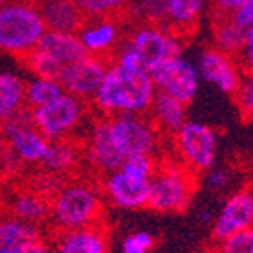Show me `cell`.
Instances as JSON below:
<instances>
[{
    "label": "cell",
    "instance_id": "6da1fadb",
    "mask_svg": "<svg viewBox=\"0 0 253 253\" xmlns=\"http://www.w3.org/2000/svg\"><path fill=\"white\" fill-rule=\"evenodd\" d=\"M156 96V87L144 68H123L110 60L99 89L90 99L103 117L135 114L144 115Z\"/></svg>",
    "mask_w": 253,
    "mask_h": 253
},
{
    "label": "cell",
    "instance_id": "7a4b0ae2",
    "mask_svg": "<svg viewBox=\"0 0 253 253\" xmlns=\"http://www.w3.org/2000/svg\"><path fill=\"white\" fill-rule=\"evenodd\" d=\"M48 202H50L48 218L59 232L101 223V188L85 179L57 186L53 193L48 197Z\"/></svg>",
    "mask_w": 253,
    "mask_h": 253
},
{
    "label": "cell",
    "instance_id": "3957f363",
    "mask_svg": "<svg viewBox=\"0 0 253 253\" xmlns=\"http://www.w3.org/2000/svg\"><path fill=\"white\" fill-rule=\"evenodd\" d=\"M46 32L36 2L5 0L0 7V51L23 60Z\"/></svg>",
    "mask_w": 253,
    "mask_h": 253
},
{
    "label": "cell",
    "instance_id": "277c9868",
    "mask_svg": "<svg viewBox=\"0 0 253 253\" xmlns=\"http://www.w3.org/2000/svg\"><path fill=\"white\" fill-rule=\"evenodd\" d=\"M197 190V173L175 158L163 160L149 179L147 207L158 212H182L190 207Z\"/></svg>",
    "mask_w": 253,
    "mask_h": 253
},
{
    "label": "cell",
    "instance_id": "5b68a950",
    "mask_svg": "<svg viewBox=\"0 0 253 253\" xmlns=\"http://www.w3.org/2000/svg\"><path fill=\"white\" fill-rule=\"evenodd\" d=\"M84 55L85 50L76 34L46 30L34 50L23 59V62L32 75L59 80L64 68H68L69 64Z\"/></svg>",
    "mask_w": 253,
    "mask_h": 253
},
{
    "label": "cell",
    "instance_id": "8992f818",
    "mask_svg": "<svg viewBox=\"0 0 253 253\" xmlns=\"http://www.w3.org/2000/svg\"><path fill=\"white\" fill-rule=\"evenodd\" d=\"M30 115L36 129L41 131L50 142L68 140L84 124L87 105L80 97L62 92L53 101L30 110Z\"/></svg>",
    "mask_w": 253,
    "mask_h": 253
},
{
    "label": "cell",
    "instance_id": "52a82bcc",
    "mask_svg": "<svg viewBox=\"0 0 253 253\" xmlns=\"http://www.w3.org/2000/svg\"><path fill=\"white\" fill-rule=\"evenodd\" d=\"M108 129L112 144L123 161L131 156H154L160 145V131L145 114L108 117Z\"/></svg>",
    "mask_w": 253,
    "mask_h": 253
},
{
    "label": "cell",
    "instance_id": "ba28073f",
    "mask_svg": "<svg viewBox=\"0 0 253 253\" xmlns=\"http://www.w3.org/2000/svg\"><path fill=\"white\" fill-rule=\"evenodd\" d=\"M173 151L177 160L193 173L212 169L218 158V133L199 121H186L173 133Z\"/></svg>",
    "mask_w": 253,
    "mask_h": 253
},
{
    "label": "cell",
    "instance_id": "9c48e42d",
    "mask_svg": "<svg viewBox=\"0 0 253 253\" xmlns=\"http://www.w3.org/2000/svg\"><path fill=\"white\" fill-rule=\"evenodd\" d=\"M123 42L135 51L140 66L149 71L156 64L170 57H175V55H181L184 39L167 27L140 23L131 30V34Z\"/></svg>",
    "mask_w": 253,
    "mask_h": 253
},
{
    "label": "cell",
    "instance_id": "30bf717a",
    "mask_svg": "<svg viewBox=\"0 0 253 253\" xmlns=\"http://www.w3.org/2000/svg\"><path fill=\"white\" fill-rule=\"evenodd\" d=\"M7 136V147L23 165H42L50 149V140L36 129L29 108L0 121Z\"/></svg>",
    "mask_w": 253,
    "mask_h": 253
},
{
    "label": "cell",
    "instance_id": "8fae6325",
    "mask_svg": "<svg viewBox=\"0 0 253 253\" xmlns=\"http://www.w3.org/2000/svg\"><path fill=\"white\" fill-rule=\"evenodd\" d=\"M149 75L156 90L175 97L184 105H190L197 96L200 73L197 64L184 59L182 53L156 64L149 69Z\"/></svg>",
    "mask_w": 253,
    "mask_h": 253
},
{
    "label": "cell",
    "instance_id": "7c38bea8",
    "mask_svg": "<svg viewBox=\"0 0 253 253\" xmlns=\"http://www.w3.org/2000/svg\"><path fill=\"white\" fill-rule=\"evenodd\" d=\"M108 66L110 59L85 53L84 57L69 64L68 68H64L59 76V82L64 92L73 94L84 101H90L96 90L99 89Z\"/></svg>",
    "mask_w": 253,
    "mask_h": 253
},
{
    "label": "cell",
    "instance_id": "4fadbf2b",
    "mask_svg": "<svg viewBox=\"0 0 253 253\" xmlns=\"http://www.w3.org/2000/svg\"><path fill=\"white\" fill-rule=\"evenodd\" d=\"M101 193L114 207L124 211H136L147 207L149 179L138 177L119 167L103 175Z\"/></svg>",
    "mask_w": 253,
    "mask_h": 253
},
{
    "label": "cell",
    "instance_id": "5bb4252c",
    "mask_svg": "<svg viewBox=\"0 0 253 253\" xmlns=\"http://www.w3.org/2000/svg\"><path fill=\"white\" fill-rule=\"evenodd\" d=\"M195 64L200 73V78H204L207 84L214 85L219 92L230 94V96L236 94L237 87L245 76L236 57L218 50L216 46L204 48Z\"/></svg>",
    "mask_w": 253,
    "mask_h": 253
},
{
    "label": "cell",
    "instance_id": "9a60e30c",
    "mask_svg": "<svg viewBox=\"0 0 253 253\" xmlns=\"http://www.w3.org/2000/svg\"><path fill=\"white\" fill-rule=\"evenodd\" d=\"M212 237L223 241L253 225V191L245 188L232 193L212 219Z\"/></svg>",
    "mask_w": 253,
    "mask_h": 253
},
{
    "label": "cell",
    "instance_id": "2e32d148",
    "mask_svg": "<svg viewBox=\"0 0 253 253\" xmlns=\"http://www.w3.org/2000/svg\"><path fill=\"white\" fill-rule=\"evenodd\" d=\"M121 23L117 18H87L76 32L85 53L112 59L121 44Z\"/></svg>",
    "mask_w": 253,
    "mask_h": 253
},
{
    "label": "cell",
    "instance_id": "e0dca14e",
    "mask_svg": "<svg viewBox=\"0 0 253 253\" xmlns=\"http://www.w3.org/2000/svg\"><path fill=\"white\" fill-rule=\"evenodd\" d=\"M87 161L96 172L108 173L121 167L123 158L119 156L117 149L112 144L108 129V117H101L94 121L87 136V147H85Z\"/></svg>",
    "mask_w": 253,
    "mask_h": 253
},
{
    "label": "cell",
    "instance_id": "ac0fdd59",
    "mask_svg": "<svg viewBox=\"0 0 253 253\" xmlns=\"http://www.w3.org/2000/svg\"><path fill=\"white\" fill-rule=\"evenodd\" d=\"M108 232L101 223L60 232L51 253H108Z\"/></svg>",
    "mask_w": 253,
    "mask_h": 253
},
{
    "label": "cell",
    "instance_id": "d6986e66",
    "mask_svg": "<svg viewBox=\"0 0 253 253\" xmlns=\"http://www.w3.org/2000/svg\"><path fill=\"white\" fill-rule=\"evenodd\" d=\"M38 7L46 30L76 34L87 20L78 0H39Z\"/></svg>",
    "mask_w": 253,
    "mask_h": 253
},
{
    "label": "cell",
    "instance_id": "ffe728a7",
    "mask_svg": "<svg viewBox=\"0 0 253 253\" xmlns=\"http://www.w3.org/2000/svg\"><path fill=\"white\" fill-rule=\"evenodd\" d=\"M206 7L207 0H169L163 27L182 39L188 38L199 29Z\"/></svg>",
    "mask_w": 253,
    "mask_h": 253
},
{
    "label": "cell",
    "instance_id": "44dd1931",
    "mask_svg": "<svg viewBox=\"0 0 253 253\" xmlns=\"http://www.w3.org/2000/svg\"><path fill=\"white\" fill-rule=\"evenodd\" d=\"M38 239H41L38 225L21 221L9 212L0 214V253H23Z\"/></svg>",
    "mask_w": 253,
    "mask_h": 253
},
{
    "label": "cell",
    "instance_id": "7402d4cb",
    "mask_svg": "<svg viewBox=\"0 0 253 253\" xmlns=\"http://www.w3.org/2000/svg\"><path fill=\"white\" fill-rule=\"evenodd\" d=\"M186 106L188 105L181 103L175 97L156 90V96H154L151 108H149V114H151L149 117L158 127V131H163L167 135H173L188 121L186 119Z\"/></svg>",
    "mask_w": 253,
    "mask_h": 253
},
{
    "label": "cell",
    "instance_id": "603a6c76",
    "mask_svg": "<svg viewBox=\"0 0 253 253\" xmlns=\"http://www.w3.org/2000/svg\"><path fill=\"white\" fill-rule=\"evenodd\" d=\"M9 214L14 218L27 221V223L39 225L48 218L50 202L44 193L38 190H21L9 199L7 204Z\"/></svg>",
    "mask_w": 253,
    "mask_h": 253
},
{
    "label": "cell",
    "instance_id": "cb8c5ba5",
    "mask_svg": "<svg viewBox=\"0 0 253 253\" xmlns=\"http://www.w3.org/2000/svg\"><path fill=\"white\" fill-rule=\"evenodd\" d=\"M27 80L13 71H0V121L27 108Z\"/></svg>",
    "mask_w": 253,
    "mask_h": 253
},
{
    "label": "cell",
    "instance_id": "d4e9b609",
    "mask_svg": "<svg viewBox=\"0 0 253 253\" xmlns=\"http://www.w3.org/2000/svg\"><path fill=\"white\" fill-rule=\"evenodd\" d=\"M80 161V149L71 140H57L50 142V149L46 158L42 161V167L48 170L50 175H59L73 170Z\"/></svg>",
    "mask_w": 253,
    "mask_h": 253
},
{
    "label": "cell",
    "instance_id": "484cf974",
    "mask_svg": "<svg viewBox=\"0 0 253 253\" xmlns=\"http://www.w3.org/2000/svg\"><path fill=\"white\" fill-rule=\"evenodd\" d=\"M64 92L62 85L57 78H48V76H32L27 80L25 87V105L29 110L39 108L53 101L55 97H59Z\"/></svg>",
    "mask_w": 253,
    "mask_h": 253
},
{
    "label": "cell",
    "instance_id": "4316f807",
    "mask_svg": "<svg viewBox=\"0 0 253 253\" xmlns=\"http://www.w3.org/2000/svg\"><path fill=\"white\" fill-rule=\"evenodd\" d=\"M243 38H245V30H241L230 20V16L216 14L214 23H212V41L218 50L236 57L243 44Z\"/></svg>",
    "mask_w": 253,
    "mask_h": 253
},
{
    "label": "cell",
    "instance_id": "83f0119b",
    "mask_svg": "<svg viewBox=\"0 0 253 253\" xmlns=\"http://www.w3.org/2000/svg\"><path fill=\"white\" fill-rule=\"evenodd\" d=\"M167 4L169 0H129L124 14H129L140 23H152V25L163 27Z\"/></svg>",
    "mask_w": 253,
    "mask_h": 253
},
{
    "label": "cell",
    "instance_id": "f1b7e54d",
    "mask_svg": "<svg viewBox=\"0 0 253 253\" xmlns=\"http://www.w3.org/2000/svg\"><path fill=\"white\" fill-rule=\"evenodd\" d=\"M85 18H119L126 13L129 0H78Z\"/></svg>",
    "mask_w": 253,
    "mask_h": 253
},
{
    "label": "cell",
    "instance_id": "f546056e",
    "mask_svg": "<svg viewBox=\"0 0 253 253\" xmlns=\"http://www.w3.org/2000/svg\"><path fill=\"white\" fill-rule=\"evenodd\" d=\"M216 253H253V225L219 241Z\"/></svg>",
    "mask_w": 253,
    "mask_h": 253
},
{
    "label": "cell",
    "instance_id": "4dcf8cb0",
    "mask_svg": "<svg viewBox=\"0 0 253 253\" xmlns=\"http://www.w3.org/2000/svg\"><path fill=\"white\" fill-rule=\"evenodd\" d=\"M236 105L239 108L241 115L246 121L253 123V75H245L241 80L239 87H237L236 94H234Z\"/></svg>",
    "mask_w": 253,
    "mask_h": 253
},
{
    "label": "cell",
    "instance_id": "1f68e13d",
    "mask_svg": "<svg viewBox=\"0 0 253 253\" xmlns=\"http://www.w3.org/2000/svg\"><path fill=\"white\" fill-rule=\"evenodd\" d=\"M154 248V236L147 230L127 234L121 245V253H149Z\"/></svg>",
    "mask_w": 253,
    "mask_h": 253
},
{
    "label": "cell",
    "instance_id": "d6a6232c",
    "mask_svg": "<svg viewBox=\"0 0 253 253\" xmlns=\"http://www.w3.org/2000/svg\"><path fill=\"white\" fill-rule=\"evenodd\" d=\"M156 165L158 161L154 160V156H131L121 163V169L129 173H135L138 177L151 179V175L156 170Z\"/></svg>",
    "mask_w": 253,
    "mask_h": 253
},
{
    "label": "cell",
    "instance_id": "836d02e7",
    "mask_svg": "<svg viewBox=\"0 0 253 253\" xmlns=\"http://www.w3.org/2000/svg\"><path fill=\"white\" fill-rule=\"evenodd\" d=\"M237 64L245 75H253V29L245 30V38L236 55Z\"/></svg>",
    "mask_w": 253,
    "mask_h": 253
},
{
    "label": "cell",
    "instance_id": "e575fe53",
    "mask_svg": "<svg viewBox=\"0 0 253 253\" xmlns=\"http://www.w3.org/2000/svg\"><path fill=\"white\" fill-rule=\"evenodd\" d=\"M230 184V173L225 169H209L206 173V186L212 191H221Z\"/></svg>",
    "mask_w": 253,
    "mask_h": 253
},
{
    "label": "cell",
    "instance_id": "d590c367",
    "mask_svg": "<svg viewBox=\"0 0 253 253\" xmlns=\"http://www.w3.org/2000/svg\"><path fill=\"white\" fill-rule=\"evenodd\" d=\"M21 167H23V163H21L7 147V152L0 158V181H2V179L14 177L16 173H20Z\"/></svg>",
    "mask_w": 253,
    "mask_h": 253
},
{
    "label": "cell",
    "instance_id": "8d00e7d4",
    "mask_svg": "<svg viewBox=\"0 0 253 253\" xmlns=\"http://www.w3.org/2000/svg\"><path fill=\"white\" fill-rule=\"evenodd\" d=\"M228 16H230V20H232L241 30L253 29V2L241 5L239 9H236V11L230 13Z\"/></svg>",
    "mask_w": 253,
    "mask_h": 253
},
{
    "label": "cell",
    "instance_id": "74e56055",
    "mask_svg": "<svg viewBox=\"0 0 253 253\" xmlns=\"http://www.w3.org/2000/svg\"><path fill=\"white\" fill-rule=\"evenodd\" d=\"M253 2V0H214V11L216 14L221 16H228L230 13H234L236 9H239L241 5Z\"/></svg>",
    "mask_w": 253,
    "mask_h": 253
},
{
    "label": "cell",
    "instance_id": "f35d334b",
    "mask_svg": "<svg viewBox=\"0 0 253 253\" xmlns=\"http://www.w3.org/2000/svg\"><path fill=\"white\" fill-rule=\"evenodd\" d=\"M23 253H51V246L41 237V239H38L36 243H32Z\"/></svg>",
    "mask_w": 253,
    "mask_h": 253
},
{
    "label": "cell",
    "instance_id": "ab89813d",
    "mask_svg": "<svg viewBox=\"0 0 253 253\" xmlns=\"http://www.w3.org/2000/svg\"><path fill=\"white\" fill-rule=\"evenodd\" d=\"M212 219H214V212H212L211 207H202L199 212V221L204 225H211L212 223Z\"/></svg>",
    "mask_w": 253,
    "mask_h": 253
},
{
    "label": "cell",
    "instance_id": "60d3db41",
    "mask_svg": "<svg viewBox=\"0 0 253 253\" xmlns=\"http://www.w3.org/2000/svg\"><path fill=\"white\" fill-rule=\"evenodd\" d=\"M7 152V136H5L4 129H2V124H0V158Z\"/></svg>",
    "mask_w": 253,
    "mask_h": 253
},
{
    "label": "cell",
    "instance_id": "b9f144b4",
    "mask_svg": "<svg viewBox=\"0 0 253 253\" xmlns=\"http://www.w3.org/2000/svg\"><path fill=\"white\" fill-rule=\"evenodd\" d=\"M4 4H5V0H0V7H2Z\"/></svg>",
    "mask_w": 253,
    "mask_h": 253
},
{
    "label": "cell",
    "instance_id": "7bdbcfd3",
    "mask_svg": "<svg viewBox=\"0 0 253 253\" xmlns=\"http://www.w3.org/2000/svg\"><path fill=\"white\" fill-rule=\"evenodd\" d=\"M25 2H36V4H38L39 0H25Z\"/></svg>",
    "mask_w": 253,
    "mask_h": 253
}]
</instances>
